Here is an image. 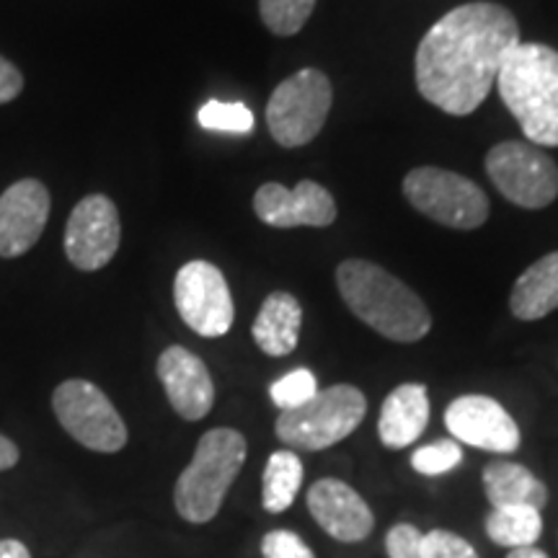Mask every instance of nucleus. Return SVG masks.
I'll return each instance as SVG.
<instances>
[{"mask_svg": "<svg viewBox=\"0 0 558 558\" xmlns=\"http://www.w3.org/2000/svg\"><path fill=\"white\" fill-rule=\"evenodd\" d=\"M518 45V19L505 5L486 0L458 5L418 41V94L445 114L469 117L486 101L501 62Z\"/></svg>", "mask_w": 558, "mask_h": 558, "instance_id": "nucleus-1", "label": "nucleus"}, {"mask_svg": "<svg viewBox=\"0 0 558 558\" xmlns=\"http://www.w3.org/2000/svg\"><path fill=\"white\" fill-rule=\"evenodd\" d=\"M337 288L347 308L390 341L411 344L432 329V313L424 300L378 264L367 259L341 262Z\"/></svg>", "mask_w": 558, "mask_h": 558, "instance_id": "nucleus-2", "label": "nucleus"}, {"mask_svg": "<svg viewBox=\"0 0 558 558\" xmlns=\"http://www.w3.org/2000/svg\"><path fill=\"white\" fill-rule=\"evenodd\" d=\"M497 86L530 143L558 148V52L520 41L501 62Z\"/></svg>", "mask_w": 558, "mask_h": 558, "instance_id": "nucleus-3", "label": "nucleus"}, {"mask_svg": "<svg viewBox=\"0 0 558 558\" xmlns=\"http://www.w3.org/2000/svg\"><path fill=\"white\" fill-rule=\"evenodd\" d=\"M248 442L239 429L215 427L199 437L192 463L173 486V507L192 525H207L218 518L228 488L246 463Z\"/></svg>", "mask_w": 558, "mask_h": 558, "instance_id": "nucleus-4", "label": "nucleus"}, {"mask_svg": "<svg viewBox=\"0 0 558 558\" xmlns=\"http://www.w3.org/2000/svg\"><path fill=\"white\" fill-rule=\"evenodd\" d=\"M367 414V399L360 388L339 386L318 390L303 407L277 416V437L292 450H326L360 427Z\"/></svg>", "mask_w": 558, "mask_h": 558, "instance_id": "nucleus-5", "label": "nucleus"}, {"mask_svg": "<svg viewBox=\"0 0 558 558\" xmlns=\"http://www.w3.org/2000/svg\"><path fill=\"white\" fill-rule=\"evenodd\" d=\"M52 411L60 427L83 448L114 456L128 445V424L109 396L90 380L60 383L52 393Z\"/></svg>", "mask_w": 558, "mask_h": 558, "instance_id": "nucleus-6", "label": "nucleus"}, {"mask_svg": "<svg viewBox=\"0 0 558 558\" xmlns=\"http://www.w3.org/2000/svg\"><path fill=\"white\" fill-rule=\"evenodd\" d=\"M331 81L316 68L284 78L267 104V128L282 148L308 145L331 111Z\"/></svg>", "mask_w": 558, "mask_h": 558, "instance_id": "nucleus-7", "label": "nucleus"}, {"mask_svg": "<svg viewBox=\"0 0 558 558\" xmlns=\"http://www.w3.org/2000/svg\"><path fill=\"white\" fill-rule=\"evenodd\" d=\"M403 194L411 207L445 228L476 230L488 220V197L478 184L460 173L422 166L407 173Z\"/></svg>", "mask_w": 558, "mask_h": 558, "instance_id": "nucleus-8", "label": "nucleus"}, {"mask_svg": "<svg viewBox=\"0 0 558 558\" xmlns=\"http://www.w3.org/2000/svg\"><path fill=\"white\" fill-rule=\"evenodd\" d=\"M486 173L505 199L525 209H543L558 197V166L530 143L507 140L486 153Z\"/></svg>", "mask_w": 558, "mask_h": 558, "instance_id": "nucleus-9", "label": "nucleus"}, {"mask_svg": "<svg viewBox=\"0 0 558 558\" xmlns=\"http://www.w3.org/2000/svg\"><path fill=\"white\" fill-rule=\"evenodd\" d=\"M173 303L181 320L205 339L226 337L233 326L235 305L222 271L209 262H190L173 279Z\"/></svg>", "mask_w": 558, "mask_h": 558, "instance_id": "nucleus-10", "label": "nucleus"}, {"mask_svg": "<svg viewBox=\"0 0 558 558\" xmlns=\"http://www.w3.org/2000/svg\"><path fill=\"white\" fill-rule=\"evenodd\" d=\"M120 209L107 194H88L73 207L65 228V256L75 269H104L120 251Z\"/></svg>", "mask_w": 558, "mask_h": 558, "instance_id": "nucleus-11", "label": "nucleus"}, {"mask_svg": "<svg viewBox=\"0 0 558 558\" xmlns=\"http://www.w3.org/2000/svg\"><path fill=\"white\" fill-rule=\"evenodd\" d=\"M445 427L456 442L501 456L514 452L522 442L518 422L492 396H460L445 411Z\"/></svg>", "mask_w": 558, "mask_h": 558, "instance_id": "nucleus-12", "label": "nucleus"}, {"mask_svg": "<svg viewBox=\"0 0 558 558\" xmlns=\"http://www.w3.org/2000/svg\"><path fill=\"white\" fill-rule=\"evenodd\" d=\"M50 209V190L39 179H21L0 194V259H19L37 246Z\"/></svg>", "mask_w": 558, "mask_h": 558, "instance_id": "nucleus-13", "label": "nucleus"}, {"mask_svg": "<svg viewBox=\"0 0 558 558\" xmlns=\"http://www.w3.org/2000/svg\"><path fill=\"white\" fill-rule=\"evenodd\" d=\"M254 213L271 228H326L337 220V202L316 181L303 179L295 190L269 181L254 194Z\"/></svg>", "mask_w": 558, "mask_h": 558, "instance_id": "nucleus-14", "label": "nucleus"}, {"mask_svg": "<svg viewBox=\"0 0 558 558\" xmlns=\"http://www.w3.org/2000/svg\"><path fill=\"white\" fill-rule=\"evenodd\" d=\"M171 409L186 422H199L215 407V383L205 362L186 347L163 349L156 365Z\"/></svg>", "mask_w": 558, "mask_h": 558, "instance_id": "nucleus-15", "label": "nucleus"}, {"mask_svg": "<svg viewBox=\"0 0 558 558\" xmlns=\"http://www.w3.org/2000/svg\"><path fill=\"white\" fill-rule=\"evenodd\" d=\"M308 512L326 535L339 543H362L373 533L375 514L357 488L339 478H318L308 488Z\"/></svg>", "mask_w": 558, "mask_h": 558, "instance_id": "nucleus-16", "label": "nucleus"}, {"mask_svg": "<svg viewBox=\"0 0 558 558\" xmlns=\"http://www.w3.org/2000/svg\"><path fill=\"white\" fill-rule=\"evenodd\" d=\"M429 424V396L422 383H403L383 401L378 437L388 450H403L424 435Z\"/></svg>", "mask_w": 558, "mask_h": 558, "instance_id": "nucleus-17", "label": "nucleus"}, {"mask_svg": "<svg viewBox=\"0 0 558 558\" xmlns=\"http://www.w3.org/2000/svg\"><path fill=\"white\" fill-rule=\"evenodd\" d=\"M481 481L492 509L533 507L543 512L548 505V486L533 471L512 460H492Z\"/></svg>", "mask_w": 558, "mask_h": 558, "instance_id": "nucleus-18", "label": "nucleus"}, {"mask_svg": "<svg viewBox=\"0 0 558 558\" xmlns=\"http://www.w3.org/2000/svg\"><path fill=\"white\" fill-rule=\"evenodd\" d=\"M300 324H303V308L298 298L290 292H271L262 303L251 333L259 349L269 357H288L295 352L300 341Z\"/></svg>", "mask_w": 558, "mask_h": 558, "instance_id": "nucleus-19", "label": "nucleus"}, {"mask_svg": "<svg viewBox=\"0 0 558 558\" xmlns=\"http://www.w3.org/2000/svg\"><path fill=\"white\" fill-rule=\"evenodd\" d=\"M558 308V251L522 271L509 295V311L520 320H538Z\"/></svg>", "mask_w": 558, "mask_h": 558, "instance_id": "nucleus-20", "label": "nucleus"}, {"mask_svg": "<svg viewBox=\"0 0 558 558\" xmlns=\"http://www.w3.org/2000/svg\"><path fill=\"white\" fill-rule=\"evenodd\" d=\"M303 486V460L295 450L271 452L262 473V507L271 514L284 512Z\"/></svg>", "mask_w": 558, "mask_h": 558, "instance_id": "nucleus-21", "label": "nucleus"}, {"mask_svg": "<svg viewBox=\"0 0 558 558\" xmlns=\"http://www.w3.org/2000/svg\"><path fill=\"white\" fill-rule=\"evenodd\" d=\"M484 527L494 546L527 548L543 535V514L533 507H501L486 514Z\"/></svg>", "mask_w": 558, "mask_h": 558, "instance_id": "nucleus-22", "label": "nucleus"}, {"mask_svg": "<svg viewBox=\"0 0 558 558\" xmlns=\"http://www.w3.org/2000/svg\"><path fill=\"white\" fill-rule=\"evenodd\" d=\"M316 0H259L264 26L275 37H292L308 24Z\"/></svg>", "mask_w": 558, "mask_h": 558, "instance_id": "nucleus-23", "label": "nucleus"}, {"mask_svg": "<svg viewBox=\"0 0 558 558\" xmlns=\"http://www.w3.org/2000/svg\"><path fill=\"white\" fill-rule=\"evenodd\" d=\"M199 124L213 132H230V135H248L254 132V111L241 101H207L197 114Z\"/></svg>", "mask_w": 558, "mask_h": 558, "instance_id": "nucleus-24", "label": "nucleus"}, {"mask_svg": "<svg viewBox=\"0 0 558 558\" xmlns=\"http://www.w3.org/2000/svg\"><path fill=\"white\" fill-rule=\"evenodd\" d=\"M318 390L320 388H318L316 375H313L308 367H298L271 383L269 396L279 411H290V409L303 407V403H308Z\"/></svg>", "mask_w": 558, "mask_h": 558, "instance_id": "nucleus-25", "label": "nucleus"}, {"mask_svg": "<svg viewBox=\"0 0 558 558\" xmlns=\"http://www.w3.org/2000/svg\"><path fill=\"white\" fill-rule=\"evenodd\" d=\"M463 463V448L456 439H439L411 452V469L422 476H445Z\"/></svg>", "mask_w": 558, "mask_h": 558, "instance_id": "nucleus-26", "label": "nucleus"}, {"mask_svg": "<svg viewBox=\"0 0 558 558\" xmlns=\"http://www.w3.org/2000/svg\"><path fill=\"white\" fill-rule=\"evenodd\" d=\"M422 556L424 558H481L478 550L471 546L463 535L452 530H429L422 535Z\"/></svg>", "mask_w": 558, "mask_h": 558, "instance_id": "nucleus-27", "label": "nucleus"}, {"mask_svg": "<svg viewBox=\"0 0 558 558\" xmlns=\"http://www.w3.org/2000/svg\"><path fill=\"white\" fill-rule=\"evenodd\" d=\"M264 558H316L308 543L292 530H269L262 538Z\"/></svg>", "mask_w": 558, "mask_h": 558, "instance_id": "nucleus-28", "label": "nucleus"}, {"mask_svg": "<svg viewBox=\"0 0 558 558\" xmlns=\"http://www.w3.org/2000/svg\"><path fill=\"white\" fill-rule=\"evenodd\" d=\"M422 530L411 522H399L386 533L388 558H424L422 556Z\"/></svg>", "mask_w": 558, "mask_h": 558, "instance_id": "nucleus-29", "label": "nucleus"}, {"mask_svg": "<svg viewBox=\"0 0 558 558\" xmlns=\"http://www.w3.org/2000/svg\"><path fill=\"white\" fill-rule=\"evenodd\" d=\"M21 90H24V75H21V70L11 60L0 54V104H11L13 99H19Z\"/></svg>", "mask_w": 558, "mask_h": 558, "instance_id": "nucleus-30", "label": "nucleus"}, {"mask_svg": "<svg viewBox=\"0 0 558 558\" xmlns=\"http://www.w3.org/2000/svg\"><path fill=\"white\" fill-rule=\"evenodd\" d=\"M19 458H21V452L16 448V442L5 435H0V471H11L13 465L19 463Z\"/></svg>", "mask_w": 558, "mask_h": 558, "instance_id": "nucleus-31", "label": "nucleus"}, {"mask_svg": "<svg viewBox=\"0 0 558 558\" xmlns=\"http://www.w3.org/2000/svg\"><path fill=\"white\" fill-rule=\"evenodd\" d=\"M0 558H32V554L26 543L19 538H3L0 541Z\"/></svg>", "mask_w": 558, "mask_h": 558, "instance_id": "nucleus-32", "label": "nucleus"}, {"mask_svg": "<svg viewBox=\"0 0 558 558\" xmlns=\"http://www.w3.org/2000/svg\"><path fill=\"white\" fill-rule=\"evenodd\" d=\"M507 558H548L546 550L535 548V546H527V548H514L509 550Z\"/></svg>", "mask_w": 558, "mask_h": 558, "instance_id": "nucleus-33", "label": "nucleus"}]
</instances>
